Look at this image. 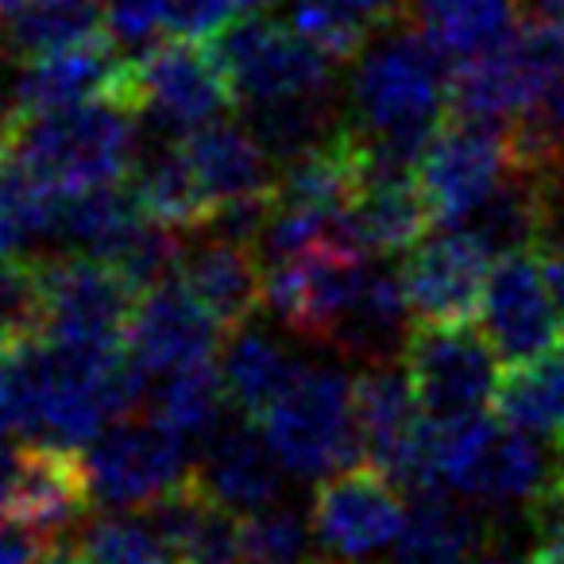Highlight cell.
<instances>
[{
	"label": "cell",
	"mask_w": 564,
	"mask_h": 564,
	"mask_svg": "<svg viewBox=\"0 0 564 564\" xmlns=\"http://www.w3.org/2000/svg\"><path fill=\"white\" fill-rule=\"evenodd\" d=\"M348 105L364 166L414 171L445 117V58L417 28H387L356 58Z\"/></svg>",
	"instance_id": "1"
},
{
	"label": "cell",
	"mask_w": 564,
	"mask_h": 564,
	"mask_svg": "<svg viewBox=\"0 0 564 564\" xmlns=\"http://www.w3.org/2000/svg\"><path fill=\"white\" fill-rule=\"evenodd\" d=\"M140 109L124 97L43 112L20 132L17 163L55 194L117 186L140 155Z\"/></svg>",
	"instance_id": "2"
},
{
	"label": "cell",
	"mask_w": 564,
	"mask_h": 564,
	"mask_svg": "<svg viewBox=\"0 0 564 564\" xmlns=\"http://www.w3.org/2000/svg\"><path fill=\"white\" fill-rule=\"evenodd\" d=\"M259 425L282 471L299 479H329L364 460L356 379L333 364H306Z\"/></svg>",
	"instance_id": "3"
},
{
	"label": "cell",
	"mask_w": 564,
	"mask_h": 564,
	"mask_svg": "<svg viewBox=\"0 0 564 564\" xmlns=\"http://www.w3.org/2000/svg\"><path fill=\"white\" fill-rule=\"evenodd\" d=\"M43 340L82 352H120L135 314L132 282L94 256L40 263Z\"/></svg>",
	"instance_id": "4"
},
{
	"label": "cell",
	"mask_w": 564,
	"mask_h": 564,
	"mask_svg": "<svg viewBox=\"0 0 564 564\" xmlns=\"http://www.w3.org/2000/svg\"><path fill=\"white\" fill-rule=\"evenodd\" d=\"M564 78V35L553 24L525 20L502 47L456 66L448 78V101L456 117L510 124L530 109L553 82Z\"/></svg>",
	"instance_id": "5"
},
{
	"label": "cell",
	"mask_w": 564,
	"mask_h": 564,
	"mask_svg": "<svg viewBox=\"0 0 564 564\" xmlns=\"http://www.w3.org/2000/svg\"><path fill=\"white\" fill-rule=\"evenodd\" d=\"M132 97L140 117L155 120V128L189 135L225 117L236 89L217 43L166 40L132 58Z\"/></svg>",
	"instance_id": "6"
},
{
	"label": "cell",
	"mask_w": 564,
	"mask_h": 564,
	"mask_svg": "<svg viewBox=\"0 0 564 564\" xmlns=\"http://www.w3.org/2000/svg\"><path fill=\"white\" fill-rule=\"evenodd\" d=\"M82 456L94 502H101L105 510H148L151 502L166 499L194 479L186 437L159 425L155 417L148 422L124 417L109 425Z\"/></svg>",
	"instance_id": "7"
},
{
	"label": "cell",
	"mask_w": 564,
	"mask_h": 564,
	"mask_svg": "<svg viewBox=\"0 0 564 564\" xmlns=\"http://www.w3.org/2000/svg\"><path fill=\"white\" fill-rule=\"evenodd\" d=\"M217 51L232 78L236 101H243L248 109L333 94L337 63L282 20H243L220 35Z\"/></svg>",
	"instance_id": "8"
},
{
	"label": "cell",
	"mask_w": 564,
	"mask_h": 564,
	"mask_svg": "<svg viewBox=\"0 0 564 564\" xmlns=\"http://www.w3.org/2000/svg\"><path fill=\"white\" fill-rule=\"evenodd\" d=\"M499 352L484 329L471 325H422L410 333L406 368L414 394L422 402V414L433 422H460V417H476L495 402V387H499Z\"/></svg>",
	"instance_id": "9"
},
{
	"label": "cell",
	"mask_w": 564,
	"mask_h": 564,
	"mask_svg": "<svg viewBox=\"0 0 564 564\" xmlns=\"http://www.w3.org/2000/svg\"><path fill=\"white\" fill-rule=\"evenodd\" d=\"M406 522L410 507L402 502V487L368 460L322 479L310 502L314 541L325 556L348 564L394 549Z\"/></svg>",
	"instance_id": "10"
},
{
	"label": "cell",
	"mask_w": 564,
	"mask_h": 564,
	"mask_svg": "<svg viewBox=\"0 0 564 564\" xmlns=\"http://www.w3.org/2000/svg\"><path fill=\"white\" fill-rule=\"evenodd\" d=\"M514 171L507 124L456 117L437 128L422 155V194L437 225L456 228L499 189V182Z\"/></svg>",
	"instance_id": "11"
},
{
	"label": "cell",
	"mask_w": 564,
	"mask_h": 564,
	"mask_svg": "<svg viewBox=\"0 0 564 564\" xmlns=\"http://www.w3.org/2000/svg\"><path fill=\"white\" fill-rule=\"evenodd\" d=\"M368 271V251L352 248H314L302 256L274 259L263 282V302L282 329L314 345H329L333 329L356 302Z\"/></svg>",
	"instance_id": "12"
},
{
	"label": "cell",
	"mask_w": 564,
	"mask_h": 564,
	"mask_svg": "<svg viewBox=\"0 0 564 564\" xmlns=\"http://www.w3.org/2000/svg\"><path fill=\"white\" fill-rule=\"evenodd\" d=\"M484 337L502 364H525L564 348V310L549 286L541 251H518L491 263L484 306Z\"/></svg>",
	"instance_id": "13"
},
{
	"label": "cell",
	"mask_w": 564,
	"mask_h": 564,
	"mask_svg": "<svg viewBox=\"0 0 564 564\" xmlns=\"http://www.w3.org/2000/svg\"><path fill=\"white\" fill-rule=\"evenodd\" d=\"M94 507L86 456L78 448L28 441L9 487L0 495V522L17 525L35 541L70 538Z\"/></svg>",
	"instance_id": "14"
},
{
	"label": "cell",
	"mask_w": 564,
	"mask_h": 564,
	"mask_svg": "<svg viewBox=\"0 0 564 564\" xmlns=\"http://www.w3.org/2000/svg\"><path fill=\"white\" fill-rule=\"evenodd\" d=\"M495 259L468 228H445L406 251L399 274L417 325H471Z\"/></svg>",
	"instance_id": "15"
},
{
	"label": "cell",
	"mask_w": 564,
	"mask_h": 564,
	"mask_svg": "<svg viewBox=\"0 0 564 564\" xmlns=\"http://www.w3.org/2000/svg\"><path fill=\"white\" fill-rule=\"evenodd\" d=\"M220 333L225 329L213 322L209 310L182 282L171 279L135 302L124 352L151 387L155 379L174 376V371L213 364Z\"/></svg>",
	"instance_id": "16"
},
{
	"label": "cell",
	"mask_w": 564,
	"mask_h": 564,
	"mask_svg": "<svg viewBox=\"0 0 564 564\" xmlns=\"http://www.w3.org/2000/svg\"><path fill=\"white\" fill-rule=\"evenodd\" d=\"M9 97L24 120L97 101V97H124L135 105L132 58H120L109 35L94 43H78V47L32 55L20 66Z\"/></svg>",
	"instance_id": "17"
},
{
	"label": "cell",
	"mask_w": 564,
	"mask_h": 564,
	"mask_svg": "<svg viewBox=\"0 0 564 564\" xmlns=\"http://www.w3.org/2000/svg\"><path fill=\"white\" fill-rule=\"evenodd\" d=\"M194 476L217 502L236 514H256L282 502V464L271 453L259 422L236 414L220 422L202 441V456L194 460Z\"/></svg>",
	"instance_id": "18"
},
{
	"label": "cell",
	"mask_w": 564,
	"mask_h": 564,
	"mask_svg": "<svg viewBox=\"0 0 564 564\" xmlns=\"http://www.w3.org/2000/svg\"><path fill=\"white\" fill-rule=\"evenodd\" d=\"M178 564H243V514L217 502L197 476L143 510Z\"/></svg>",
	"instance_id": "19"
},
{
	"label": "cell",
	"mask_w": 564,
	"mask_h": 564,
	"mask_svg": "<svg viewBox=\"0 0 564 564\" xmlns=\"http://www.w3.org/2000/svg\"><path fill=\"white\" fill-rule=\"evenodd\" d=\"M356 425H360L364 460L387 476H399L425 425L422 402L414 394L406 368L376 364L356 379Z\"/></svg>",
	"instance_id": "20"
},
{
	"label": "cell",
	"mask_w": 564,
	"mask_h": 564,
	"mask_svg": "<svg viewBox=\"0 0 564 564\" xmlns=\"http://www.w3.org/2000/svg\"><path fill=\"white\" fill-rule=\"evenodd\" d=\"M182 286L209 310V317L225 333L251 322V314L263 302L267 274L259 271V259L251 243H236L225 236H205L202 243L186 248L182 256Z\"/></svg>",
	"instance_id": "21"
},
{
	"label": "cell",
	"mask_w": 564,
	"mask_h": 564,
	"mask_svg": "<svg viewBox=\"0 0 564 564\" xmlns=\"http://www.w3.org/2000/svg\"><path fill=\"white\" fill-rule=\"evenodd\" d=\"M182 155L189 159L213 213L220 205L248 202V197L274 194V159L263 143L251 135V128L213 120L197 132L182 135Z\"/></svg>",
	"instance_id": "22"
},
{
	"label": "cell",
	"mask_w": 564,
	"mask_h": 564,
	"mask_svg": "<svg viewBox=\"0 0 564 564\" xmlns=\"http://www.w3.org/2000/svg\"><path fill=\"white\" fill-rule=\"evenodd\" d=\"M360 243L379 256H399L425 240L433 225L430 202L414 171H391V166H364V182L348 209Z\"/></svg>",
	"instance_id": "23"
},
{
	"label": "cell",
	"mask_w": 564,
	"mask_h": 564,
	"mask_svg": "<svg viewBox=\"0 0 564 564\" xmlns=\"http://www.w3.org/2000/svg\"><path fill=\"white\" fill-rule=\"evenodd\" d=\"M553 225V186L530 171H510L491 197L464 225L491 259L541 248Z\"/></svg>",
	"instance_id": "24"
},
{
	"label": "cell",
	"mask_w": 564,
	"mask_h": 564,
	"mask_svg": "<svg viewBox=\"0 0 564 564\" xmlns=\"http://www.w3.org/2000/svg\"><path fill=\"white\" fill-rule=\"evenodd\" d=\"M306 364L291 348L274 340L267 329L240 325L228 333L225 356H220V379L232 410L248 422H263V414L282 399V391L299 379Z\"/></svg>",
	"instance_id": "25"
},
{
	"label": "cell",
	"mask_w": 564,
	"mask_h": 564,
	"mask_svg": "<svg viewBox=\"0 0 564 564\" xmlns=\"http://www.w3.org/2000/svg\"><path fill=\"white\" fill-rule=\"evenodd\" d=\"M414 24L445 63H468L518 32L522 0H410Z\"/></svg>",
	"instance_id": "26"
},
{
	"label": "cell",
	"mask_w": 564,
	"mask_h": 564,
	"mask_svg": "<svg viewBox=\"0 0 564 564\" xmlns=\"http://www.w3.org/2000/svg\"><path fill=\"white\" fill-rule=\"evenodd\" d=\"M109 32L124 47H155L159 35L209 40L232 17L236 0H101Z\"/></svg>",
	"instance_id": "27"
},
{
	"label": "cell",
	"mask_w": 564,
	"mask_h": 564,
	"mask_svg": "<svg viewBox=\"0 0 564 564\" xmlns=\"http://www.w3.org/2000/svg\"><path fill=\"white\" fill-rule=\"evenodd\" d=\"M495 414L530 437L564 433V348L538 360L510 364L495 387Z\"/></svg>",
	"instance_id": "28"
},
{
	"label": "cell",
	"mask_w": 564,
	"mask_h": 564,
	"mask_svg": "<svg viewBox=\"0 0 564 564\" xmlns=\"http://www.w3.org/2000/svg\"><path fill=\"white\" fill-rule=\"evenodd\" d=\"M135 197H140L143 213L151 220L178 228V232H197L213 217L209 197H205L189 159L182 155V143L159 148L143 159L140 178H135Z\"/></svg>",
	"instance_id": "29"
},
{
	"label": "cell",
	"mask_w": 564,
	"mask_h": 564,
	"mask_svg": "<svg viewBox=\"0 0 564 564\" xmlns=\"http://www.w3.org/2000/svg\"><path fill=\"white\" fill-rule=\"evenodd\" d=\"M225 379L213 364L174 371L148 387V417L166 425L186 441H205L220 425V402H225Z\"/></svg>",
	"instance_id": "30"
},
{
	"label": "cell",
	"mask_w": 564,
	"mask_h": 564,
	"mask_svg": "<svg viewBox=\"0 0 564 564\" xmlns=\"http://www.w3.org/2000/svg\"><path fill=\"white\" fill-rule=\"evenodd\" d=\"M248 120L251 135L263 143L274 163H291V159L322 148L325 140L340 132L337 112H333V94L259 105V109H248Z\"/></svg>",
	"instance_id": "31"
},
{
	"label": "cell",
	"mask_w": 564,
	"mask_h": 564,
	"mask_svg": "<svg viewBox=\"0 0 564 564\" xmlns=\"http://www.w3.org/2000/svg\"><path fill=\"white\" fill-rule=\"evenodd\" d=\"M70 541L82 564H178L155 525L132 510L86 518Z\"/></svg>",
	"instance_id": "32"
},
{
	"label": "cell",
	"mask_w": 564,
	"mask_h": 564,
	"mask_svg": "<svg viewBox=\"0 0 564 564\" xmlns=\"http://www.w3.org/2000/svg\"><path fill=\"white\" fill-rule=\"evenodd\" d=\"M310 541V518H302L291 502L243 514V564H306Z\"/></svg>",
	"instance_id": "33"
},
{
	"label": "cell",
	"mask_w": 564,
	"mask_h": 564,
	"mask_svg": "<svg viewBox=\"0 0 564 564\" xmlns=\"http://www.w3.org/2000/svg\"><path fill=\"white\" fill-rule=\"evenodd\" d=\"M286 24L333 63H352L368 47V28L340 0H286Z\"/></svg>",
	"instance_id": "34"
},
{
	"label": "cell",
	"mask_w": 564,
	"mask_h": 564,
	"mask_svg": "<svg viewBox=\"0 0 564 564\" xmlns=\"http://www.w3.org/2000/svg\"><path fill=\"white\" fill-rule=\"evenodd\" d=\"M368 32H387L410 12V0H340Z\"/></svg>",
	"instance_id": "35"
},
{
	"label": "cell",
	"mask_w": 564,
	"mask_h": 564,
	"mask_svg": "<svg viewBox=\"0 0 564 564\" xmlns=\"http://www.w3.org/2000/svg\"><path fill=\"white\" fill-rule=\"evenodd\" d=\"M40 545H43V541L28 538L24 530H17V525H9V522H0V564H35Z\"/></svg>",
	"instance_id": "36"
},
{
	"label": "cell",
	"mask_w": 564,
	"mask_h": 564,
	"mask_svg": "<svg viewBox=\"0 0 564 564\" xmlns=\"http://www.w3.org/2000/svg\"><path fill=\"white\" fill-rule=\"evenodd\" d=\"M20 112H17V105H12V97L9 94H0V166H9V159L17 155V148H20Z\"/></svg>",
	"instance_id": "37"
},
{
	"label": "cell",
	"mask_w": 564,
	"mask_h": 564,
	"mask_svg": "<svg viewBox=\"0 0 564 564\" xmlns=\"http://www.w3.org/2000/svg\"><path fill=\"white\" fill-rule=\"evenodd\" d=\"M433 564H514V556L502 545V538H495V541H487V545H476V549H468V553L448 556V561H433Z\"/></svg>",
	"instance_id": "38"
},
{
	"label": "cell",
	"mask_w": 564,
	"mask_h": 564,
	"mask_svg": "<svg viewBox=\"0 0 564 564\" xmlns=\"http://www.w3.org/2000/svg\"><path fill=\"white\" fill-rule=\"evenodd\" d=\"M541 243H556L564 251V186H553V225Z\"/></svg>",
	"instance_id": "39"
},
{
	"label": "cell",
	"mask_w": 564,
	"mask_h": 564,
	"mask_svg": "<svg viewBox=\"0 0 564 564\" xmlns=\"http://www.w3.org/2000/svg\"><path fill=\"white\" fill-rule=\"evenodd\" d=\"M525 564H564V538H553V541H538Z\"/></svg>",
	"instance_id": "40"
},
{
	"label": "cell",
	"mask_w": 564,
	"mask_h": 564,
	"mask_svg": "<svg viewBox=\"0 0 564 564\" xmlns=\"http://www.w3.org/2000/svg\"><path fill=\"white\" fill-rule=\"evenodd\" d=\"M263 4H271V0H236V9L240 12H256V9H263Z\"/></svg>",
	"instance_id": "41"
},
{
	"label": "cell",
	"mask_w": 564,
	"mask_h": 564,
	"mask_svg": "<svg viewBox=\"0 0 564 564\" xmlns=\"http://www.w3.org/2000/svg\"><path fill=\"white\" fill-rule=\"evenodd\" d=\"M306 564H348V561H337V556H310Z\"/></svg>",
	"instance_id": "42"
},
{
	"label": "cell",
	"mask_w": 564,
	"mask_h": 564,
	"mask_svg": "<svg viewBox=\"0 0 564 564\" xmlns=\"http://www.w3.org/2000/svg\"><path fill=\"white\" fill-rule=\"evenodd\" d=\"M561 35H564V28H561Z\"/></svg>",
	"instance_id": "43"
},
{
	"label": "cell",
	"mask_w": 564,
	"mask_h": 564,
	"mask_svg": "<svg viewBox=\"0 0 564 564\" xmlns=\"http://www.w3.org/2000/svg\"><path fill=\"white\" fill-rule=\"evenodd\" d=\"M561 437H564V433H561Z\"/></svg>",
	"instance_id": "44"
}]
</instances>
